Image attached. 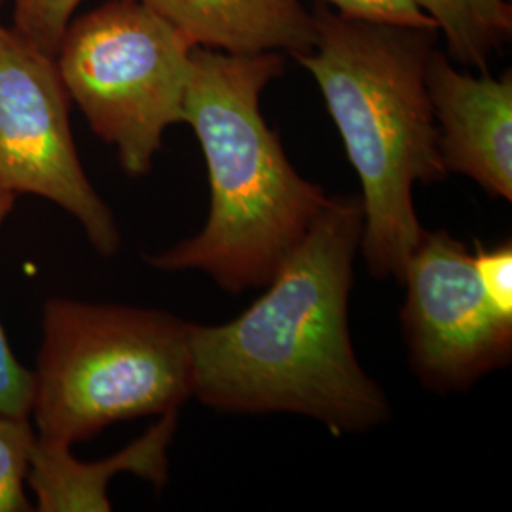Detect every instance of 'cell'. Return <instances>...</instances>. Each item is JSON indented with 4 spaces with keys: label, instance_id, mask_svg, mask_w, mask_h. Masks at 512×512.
<instances>
[{
    "label": "cell",
    "instance_id": "5bb4252c",
    "mask_svg": "<svg viewBox=\"0 0 512 512\" xmlns=\"http://www.w3.org/2000/svg\"><path fill=\"white\" fill-rule=\"evenodd\" d=\"M14 203L16 194L0 188V228L6 217L12 213ZM33 389V372L16 359L0 325V416L29 418L33 408Z\"/></svg>",
    "mask_w": 512,
    "mask_h": 512
},
{
    "label": "cell",
    "instance_id": "7c38bea8",
    "mask_svg": "<svg viewBox=\"0 0 512 512\" xmlns=\"http://www.w3.org/2000/svg\"><path fill=\"white\" fill-rule=\"evenodd\" d=\"M35 440L29 418L0 416V512L31 511L23 482Z\"/></svg>",
    "mask_w": 512,
    "mask_h": 512
},
{
    "label": "cell",
    "instance_id": "52a82bcc",
    "mask_svg": "<svg viewBox=\"0 0 512 512\" xmlns=\"http://www.w3.org/2000/svg\"><path fill=\"white\" fill-rule=\"evenodd\" d=\"M401 283V327L423 387L463 391L511 363L512 315L484 293L465 243L446 230H425Z\"/></svg>",
    "mask_w": 512,
    "mask_h": 512
},
{
    "label": "cell",
    "instance_id": "5b68a950",
    "mask_svg": "<svg viewBox=\"0 0 512 512\" xmlns=\"http://www.w3.org/2000/svg\"><path fill=\"white\" fill-rule=\"evenodd\" d=\"M194 48L137 0H114L73 19L57 46L55 63L69 99L116 147L131 177L147 175L165 129L184 124Z\"/></svg>",
    "mask_w": 512,
    "mask_h": 512
},
{
    "label": "cell",
    "instance_id": "277c9868",
    "mask_svg": "<svg viewBox=\"0 0 512 512\" xmlns=\"http://www.w3.org/2000/svg\"><path fill=\"white\" fill-rule=\"evenodd\" d=\"M33 376L40 439L73 446L110 423L162 416L194 397L190 323L165 311L52 298Z\"/></svg>",
    "mask_w": 512,
    "mask_h": 512
},
{
    "label": "cell",
    "instance_id": "9a60e30c",
    "mask_svg": "<svg viewBox=\"0 0 512 512\" xmlns=\"http://www.w3.org/2000/svg\"><path fill=\"white\" fill-rule=\"evenodd\" d=\"M336 8L346 18L389 23L420 29H437L435 21L421 10L418 0H317ZM439 31V29H437Z\"/></svg>",
    "mask_w": 512,
    "mask_h": 512
},
{
    "label": "cell",
    "instance_id": "9c48e42d",
    "mask_svg": "<svg viewBox=\"0 0 512 512\" xmlns=\"http://www.w3.org/2000/svg\"><path fill=\"white\" fill-rule=\"evenodd\" d=\"M177 421L179 410L165 412L128 448L93 463L74 458L65 442L37 437L27 471V482L37 497V511L109 512L110 480L122 473L141 476L156 488H164L169 476L167 450Z\"/></svg>",
    "mask_w": 512,
    "mask_h": 512
},
{
    "label": "cell",
    "instance_id": "8992f818",
    "mask_svg": "<svg viewBox=\"0 0 512 512\" xmlns=\"http://www.w3.org/2000/svg\"><path fill=\"white\" fill-rule=\"evenodd\" d=\"M0 188L54 202L80 222L93 249L114 255L120 232L80 164L69 93L55 55L0 25Z\"/></svg>",
    "mask_w": 512,
    "mask_h": 512
},
{
    "label": "cell",
    "instance_id": "30bf717a",
    "mask_svg": "<svg viewBox=\"0 0 512 512\" xmlns=\"http://www.w3.org/2000/svg\"><path fill=\"white\" fill-rule=\"evenodd\" d=\"M194 46L224 54H308L315 19L300 0H137Z\"/></svg>",
    "mask_w": 512,
    "mask_h": 512
},
{
    "label": "cell",
    "instance_id": "7a4b0ae2",
    "mask_svg": "<svg viewBox=\"0 0 512 512\" xmlns=\"http://www.w3.org/2000/svg\"><path fill=\"white\" fill-rule=\"evenodd\" d=\"M283 65L277 52L192 50L184 124L202 145L211 211L200 234L148 256L150 266L200 270L226 293L266 287L327 207L325 190L296 173L260 110Z\"/></svg>",
    "mask_w": 512,
    "mask_h": 512
},
{
    "label": "cell",
    "instance_id": "6da1fadb",
    "mask_svg": "<svg viewBox=\"0 0 512 512\" xmlns=\"http://www.w3.org/2000/svg\"><path fill=\"white\" fill-rule=\"evenodd\" d=\"M363 222L361 198H330L247 310L224 325L190 323L200 403L230 414H300L334 435L389 420L387 395L359 365L349 334Z\"/></svg>",
    "mask_w": 512,
    "mask_h": 512
},
{
    "label": "cell",
    "instance_id": "e0dca14e",
    "mask_svg": "<svg viewBox=\"0 0 512 512\" xmlns=\"http://www.w3.org/2000/svg\"><path fill=\"white\" fill-rule=\"evenodd\" d=\"M2 4H4V0H0V8H2Z\"/></svg>",
    "mask_w": 512,
    "mask_h": 512
},
{
    "label": "cell",
    "instance_id": "3957f363",
    "mask_svg": "<svg viewBox=\"0 0 512 512\" xmlns=\"http://www.w3.org/2000/svg\"><path fill=\"white\" fill-rule=\"evenodd\" d=\"M313 19L315 44L296 59L319 84L361 179L359 249L374 279L401 283L425 234L414 186L448 175L425 86L439 31L346 18L327 6H319Z\"/></svg>",
    "mask_w": 512,
    "mask_h": 512
},
{
    "label": "cell",
    "instance_id": "8fae6325",
    "mask_svg": "<svg viewBox=\"0 0 512 512\" xmlns=\"http://www.w3.org/2000/svg\"><path fill=\"white\" fill-rule=\"evenodd\" d=\"M458 63L488 71V61L512 37V0H418Z\"/></svg>",
    "mask_w": 512,
    "mask_h": 512
},
{
    "label": "cell",
    "instance_id": "4fadbf2b",
    "mask_svg": "<svg viewBox=\"0 0 512 512\" xmlns=\"http://www.w3.org/2000/svg\"><path fill=\"white\" fill-rule=\"evenodd\" d=\"M14 29L55 55L61 38L84 0H12Z\"/></svg>",
    "mask_w": 512,
    "mask_h": 512
},
{
    "label": "cell",
    "instance_id": "2e32d148",
    "mask_svg": "<svg viewBox=\"0 0 512 512\" xmlns=\"http://www.w3.org/2000/svg\"><path fill=\"white\" fill-rule=\"evenodd\" d=\"M476 277L495 308L512 315V245H478L473 253Z\"/></svg>",
    "mask_w": 512,
    "mask_h": 512
},
{
    "label": "cell",
    "instance_id": "ba28073f",
    "mask_svg": "<svg viewBox=\"0 0 512 512\" xmlns=\"http://www.w3.org/2000/svg\"><path fill=\"white\" fill-rule=\"evenodd\" d=\"M425 86L439 128L446 171L461 173L488 194L512 202V76L459 73L435 48Z\"/></svg>",
    "mask_w": 512,
    "mask_h": 512
}]
</instances>
